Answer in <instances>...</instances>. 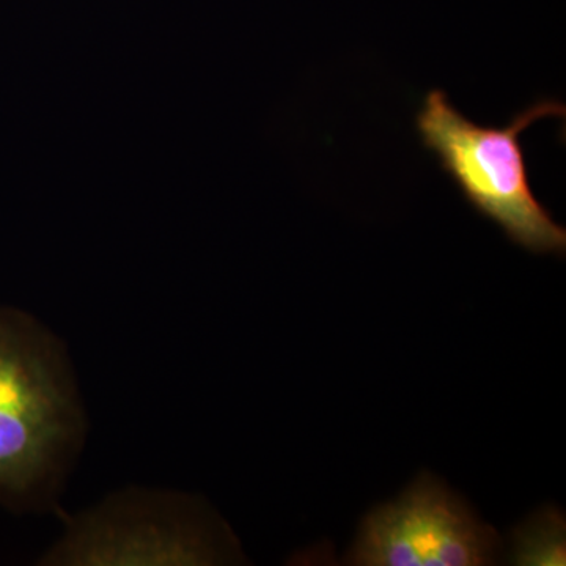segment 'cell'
I'll return each instance as SVG.
<instances>
[{
	"mask_svg": "<svg viewBox=\"0 0 566 566\" xmlns=\"http://www.w3.org/2000/svg\"><path fill=\"white\" fill-rule=\"evenodd\" d=\"M82 436L65 349L31 316L0 308V502L52 505Z\"/></svg>",
	"mask_w": 566,
	"mask_h": 566,
	"instance_id": "cell-1",
	"label": "cell"
},
{
	"mask_svg": "<svg viewBox=\"0 0 566 566\" xmlns=\"http://www.w3.org/2000/svg\"><path fill=\"white\" fill-rule=\"evenodd\" d=\"M558 99H539L504 128L480 126L450 104L446 92L431 91L416 126L424 148L434 151L475 211L497 223L512 243L534 253L566 251L564 227L536 199L528 178L521 134L545 117L565 118Z\"/></svg>",
	"mask_w": 566,
	"mask_h": 566,
	"instance_id": "cell-2",
	"label": "cell"
},
{
	"mask_svg": "<svg viewBox=\"0 0 566 566\" xmlns=\"http://www.w3.org/2000/svg\"><path fill=\"white\" fill-rule=\"evenodd\" d=\"M233 539L188 495L126 491L70 521L51 565H212L232 560Z\"/></svg>",
	"mask_w": 566,
	"mask_h": 566,
	"instance_id": "cell-3",
	"label": "cell"
},
{
	"mask_svg": "<svg viewBox=\"0 0 566 566\" xmlns=\"http://www.w3.org/2000/svg\"><path fill=\"white\" fill-rule=\"evenodd\" d=\"M502 542L460 495L431 474L397 501L368 513L348 564L364 566L493 565Z\"/></svg>",
	"mask_w": 566,
	"mask_h": 566,
	"instance_id": "cell-4",
	"label": "cell"
},
{
	"mask_svg": "<svg viewBox=\"0 0 566 566\" xmlns=\"http://www.w3.org/2000/svg\"><path fill=\"white\" fill-rule=\"evenodd\" d=\"M565 517L557 509H545L528 517L513 534L516 565H565Z\"/></svg>",
	"mask_w": 566,
	"mask_h": 566,
	"instance_id": "cell-5",
	"label": "cell"
}]
</instances>
